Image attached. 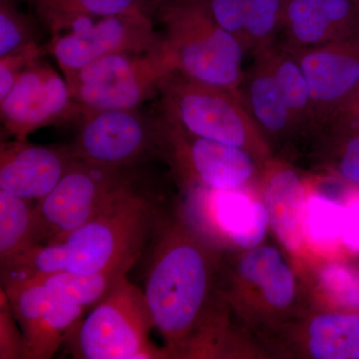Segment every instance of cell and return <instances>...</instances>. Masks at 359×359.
<instances>
[{
    "instance_id": "d6a6232c",
    "label": "cell",
    "mask_w": 359,
    "mask_h": 359,
    "mask_svg": "<svg viewBox=\"0 0 359 359\" xmlns=\"http://www.w3.org/2000/svg\"><path fill=\"white\" fill-rule=\"evenodd\" d=\"M201 1L217 25L236 37L244 46V0Z\"/></svg>"
},
{
    "instance_id": "7a4b0ae2",
    "label": "cell",
    "mask_w": 359,
    "mask_h": 359,
    "mask_svg": "<svg viewBox=\"0 0 359 359\" xmlns=\"http://www.w3.org/2000/svg\"><path fill=\"white\" fill-rule=\"evenodd\" d=\"M165 42L177 72L202 83L238 91L247 54L217 25L201 0H168L160 13Z\"/></svg>"
},
{
    "instance_id": "52a82bcc",
    "label": "cell",
    "mask_w": 359,
    "mask_h": 359,
    "mask_svg": "<svg viewBox=\"0 0 359 359\" xmlns=\"http://www.w3.org/2000/svg\"><path fill=\"white\" fill-rule=\"evenodd\" d=\"M166 42L145 53L116 54L65 75L71 97L82 111L136 109L160 95L176 72Z\"/></svg>"
},
{
    "instance_id": "ba28073f",
    "label": "cell",
    "mask_w": 359,
    "mask_h": 359,
    "mask_svg": "<svg viewBox=\"0 0 359 359\" xmlns=\"http://www.w3.org/2000/svg\"><path fill=\"white\" fill-rule=\"evenodd\" d=\"M70 149L76 159L113 168H135L162 158L161 114L136 109L83 111Z\"/></svg>"
},
{
    "instance_id": "e0dca14e",
    "label": "cell",
    "mask_w": 359,
    "mask_h": 359,
    "mask_svg": "<svg viewBox=\"0 0 359 359\" xmlns=\"http://www.w3.org/2000/svg\"><path fill=\"white\" fill-rule=\"evenodd\" d=\"M263 167L266 170L264 200L269 224L287 250L299 252L306 238V187L297 172L285 163L271 159Z\"/></svg>"
},
{
    "instance_id": "8d00e7d4",
    "label": "cell",
    "mask_w": 359,
    "mask_h": 359,
    "mask_svg": "<svg viewBox=\"0 0 359 359\" xmlns=\"http://www.w3.org/2000/svg\"><path fill=\"white\" fill-rule=\"evenodd\" d=\"M167 1H168V0H167Z\"/></svg>"
},
{
    "instance_id": "d6986e66",
    "label": "cell",
    "mask_w": 359,
    "mask_h": 359,
    "mask_svg": "<svg viewBox=\"0 0 359 359\" xmlns=\"http://www.w3.org/2000/svg\"><path fill=\"white\" fill-rule=\"evenodd\" d=\"M261 52L268 59L299 135L314 138L318 133V121L311 88L302 66L280 41Z\"/></svg>"
},
{
    "instance_id": "5b68a950",
    "label": "cell",
    "mask_w": 359,
    "mask_h": 359,
    "mask_svg": "<svg viewBox=\"0 0 359 359\" xmlns=\"http://www.w3.org/2000/svg\"><path fill=\"white\" fill-rule=\"evenodd\" d=\"M133 170L73 161L55 188L35 205V244L62 243L136 189Z\"/></svg>"
},
{
    "instance_id": "277c9868",
    "label": "cell",
    "mask_w": 359,
    "mask_h": 359,
    "mask_svg": "<svg viewBox=\"0 0 359 359\" xmlns=\"http://www.w3.org/2000/svg\"><path fill=\"white\" fill-rule=\"evenodd\" d=\"M154 320L143 290L126 276L72 330L65 346L81 359L170 358L150 341Z\"/></svg>"
},
{
    "instance_id": "ac0fdd59",
    "label": "cell",
    "mask_w": 359,
    "mask_h": 359,
    "mask_svg": "<svg viewBox=\"0 0 359 359\" xmlns=\"http://www.w3.org/2000/svg\"><path fill=\"white\" fill-rule=\"evenodd\" d=\"M241 280L261 290L271 308L289 309L297 294L292 269L280 252L271 245H257L248 250L238 264Z\"/></svg>"
},
{
    "instance_id": "4fadbf2b",
    "label": "cell",
    "mask_w": 359,
    "mask_h": 359,
    "mask_svg": "<svg viewBox=\"0 0 359 359\" xmlns=\"http://www.w3.org/2000/svg\"><path fill=\"white\" fill-rule=\"evenodd\" d=\"M76 159L70 146H45L14 139L0 146V191L21 199L46 197Z\"/></svg>"
},
{
    "instance_id": "8992f818",
    "label": "cell",
    "mask_w": 359,
    "mask_h": 359,
    "mask_svg": "<svg viewBox=\"0 0 359 359\" xmlns=\"http://www.w3.org/2000/svg\"><path fill=\"white\" fill-rule=\"evenodd\" d=\"M158 224L154 203L134 189L63 241L65 271L84 275L138 261Z\"/></svg>"
},
{
    "instance_id": "9a60e30c",
    "label": "cell",
    "mask_w": 359,
    "mask_h": 359,
    "mask_svg": "<svg viewBox=\"0 0 359 359\" xmlns=\"http://www.w3.org/2000/svg\"><path fill=\"white\" fill-rule=\"evenodd\" d=\"M358 29L359 0H287L278 41L290 48H311Z\"/></svg>"
},
{
    "instance_id": "ffe728a7",
    "label": "cell",
    "mask_w": 359,
    "mask_h": 359,
    "mask_svg": "<svg viewBox=\"0 0 359 359\" xmlns=\"http://www.w3.org/2000/svg\"><path fill=\"white\" fill-rule=\"evenodd\" d=\"M304 337L313 358L359 359V309L314 316Z\"/></svg>"
},
{
    "instance_id": "30bf717a",
    "label": "cell",
    "mask_w": 359,
    "mask_h": 359,
    "mask_svg": "<svg viewBox=\"0 0 359 359\" xmlns=\"http://www.w3.org/2000/svg\"><path fill=\"white\" fill-rule=\"evenodd\" d=\"M164 44L150 18L141 9L132 13L85 20L52 37L47 50L63 76L98 59L116 54L145 53Z\"/></svg>"
},
{
    "instance_id": "44dd1931",
    "label": "cell",
    "mask_w": 359,
    "mask_h": 359,
    "mask_svg": "<svg viewBox=\"0 0 359 359\" xmlns=\"http://www.w3.org/2000/svg\"><path fill=\"white\" fill-rule=\"evenodd\" d=\"M84 306L55 292L50 308L40 318L32 332L23 337V358H53L61 344H65L72 330L83 318Z\"/></svg>"
},
{
    "instance_id": "e575fe53",
    "label": "cell",
    "mask_w": 359,
    "mask_h": 359,
    "mask_svg": "<svg viewBox=\"0 0 359 359\" xmlns=\"http://www.w3.org/2000/svg\"><path fill=\"white\" fill-rule=\"evenodd\" d=\"M346 224L342 243L349 252L359 254V188L351 187L346 197Z\"/></svg>"
},
{
    "instance_id": "6da1fadb",
    "label": "cell",
    "mask_w": 359,
    "mask_h": 359,
    "mask_svg": "<svg viewBox=\"0 0 359 359\" xmlns=\"http://www.w3.org/2000/svg\"><path fill=\"white\" fill-rule=\"evenodd\" d=\"M144 294L170 358L212 354L218 323L212 299L218 257L182 218L158 224Z\"/></svg>"
},
{
    "instance_id": "7402d4cb",
    "label": "cell",
    "mask_w": 359,
    "mask_h": 359,
    "mask_svg": "<svg viewBox=\"0 0 359 359\" xmlns=\"http://www.w3.org/2000/svg\"><path fill=\"white\" fill-rule=\"evenodd\" d=\"M52 37L85 20L139 11L136 0H32Z\"/></svg>"
},
{
    "instance_id": "8fae6325",
    "label": "cell",
    "mask_w": 359,
    "mask_h": 359,
    "mask_svg": "<svg viewBox=\"0 0 359 359\" xmlns=\"http://www.w3.org/2000/svg\"><path fill=\"white\" fill-rule=\"evenodd\" d=\"M81 108L71 97L63 74L39 57L28 66L0 100V118L7 133L26 140L30 134L65 120L78 119Z\"/></svg>"
},
{
    "instance_id": "4316f807",
    "label": "cell",
    "mask_w": 359,
    "mask_h": 359,
    "mask_svg": "<svg viewBox=\"0 0 359 359\" xmlns=\"http://www.w3.org/2000/svg\"><path fill=\"white\" fill-rule=\"evenodd\" d=\"M65 259L62 243L33 245L1 264V283L25 282L65 271Z\"/></svg>"
},
{
    "instance_id": "5bb4252c",
    "label": "cell",
    "mask_w": 359,
    "mask_h": 359,
    "mask_svg": "<svg viewBox=\"0 0 359 359\" xmlns=\"http://www.w3.org/2000/svg\"><path fill=\"white\" fill-rule=\"evenodd\" d=\"M238 95L259 133L275 153L302 138L264 52L252 55Z\"/></svg>"
},
{
    "instance_id": "9c48e42d",
    "label": "cell",
    "mask_w": 359,
    "mask_h": 359,
    "mask_svg": "<svg viewBox=\"0 0 359 359\" xmlns=\"http://www.w3.org/2000/svg\"><path fill=\"white\" fill-rule=\"evenodd\" d=\"M161 117L162 159L188 188L241 190L256 178L261 164L248 151L197 136Z\"/></svg>"
},
{
    "instance_id": "603a6c76",
    "label": "cell",
    "mask_w": 359,
    "mask_h": 359,
    "mask_svg": "<svg viewBox=\"0 0 359 359\" xmlns=\"http://www.w3.org/2000/svg\"><path fill=\"white\" fill-rule=\"evenodd\" d=\"M314 139L320 166L347 185L359 188V131L325 127Z\"/></svg>"
},
{
    "instance_id": "f546056e",
    "label": "cell",
    "mask_w": 359,
    "mask_h": 359,
    "mask_svg": "<svg viewBox=\"0 0 359 359\" xmlns=\"http://www.w3.org/2000/svg\"><path fill=\"white\" fill-rule=\"evenodd\" d=\"M318 282L328 299L344 309H359V268L332 263L323 266Z\"/></svg>"
},
{
    "instance_id": "484cf974",
    "label": "cell",
    "mask_w": 359,
    "mask_h": 359,
    "mask_svg": "<svg viewBox=\"0 0 359 359\" xmlns=\"http://www.w3.org/2000/svg\"><path fill=\"white\" fill-rule=\"evenodd\" d=\"M287 0H244V47L255 55L280 39Z\"/></svg>"
},
{
    "instance_id": "f1b7e54d",
    "label": "cell",
    "mask_w": 359,
    "mask_h": 359,
    "mask_svg": "<svg viewBox=\"0 0 359 359\" xmlns=\"http://www.w3.org/2000/svg\"><path fill=\"white\" fill-rule=\"evenodd\" d=\"M346 224V207L325 196L308 197L304 217L306 237L314 245L332 247L342 242Z\"/></svg>"
},
{
    "instance_id": "d590c367",
    "label": "cell",
    "mask_w": 359,
    "mask_h": 359,
    "mask_svg": "<svg viewBox=\"0 0 359 359\" xmlns=\"http://www.w3.org/2000/svg\"><path fill=\"white\" fill-rule=\"evenodd\" d=\"M325 127L359 131V90L344 107L335 113Z\"/></svg>"
},
{
    "instance_id": "1f68e13d",
    "label": "cell",
    "mask_w": 359,
    "mask_h": 359,
    "mask_svg": "<svg viewBox=\"0 0 359 359\" xmlns=\"http://www.w3.org/2000/svg\"><path fill=\"white\" fill-rule=\"evenodd\" d=\"M44 47L34 43L0 57V100L6 97L33 61L41 57Z\"/></svg>"
},
{
    "instance_id": "83f0119b",
    "label": "cell",
    "mask_w": 359,
    "mask_h": 359,
    "mask_svg": "<svg viewBox=\"0 0 359 359\" xmlns=\"http://www.w3.org/2000/svg\"><path fill=\"white\" fill-rule=\"evenodd\" d=\"M1 290L6 292L23 337L35 327L55 297L43 278L7 283L1 285Z\"/></svg>"
},
{
    "instance_id": "cb8c5ba5",
    "label": "cell",
    "mask_w": 359,
    "mask_h": 359,
    "mask_svg": "<svg viewBox=\"0 0 359 359\" xmlns=\"http://www.w3.org/2000/svg\"><path fill=\"white\" fill-rule=\"evenodd\" d=\"M0 191V264L35 245V205Z\"/></svg>"
},
{
    "instance_id": "836d02e7",
    "label": "cell",
    "mask_w": 359,
    "mask_h": 359,
    "mask_svg": "<svg viewBox=\"0 0 359 359\" xmlns=\"http://www.w3.org/2000/svg\"><path fill=\"white\" fill-rule=\"evenodd\" d=\"M15 318L6 292L0 299V358H23L25 341L22 332L16 327Z\"/></svg>"
},
{
    "instance_id": "4dcf8cb0",
    "label": "cell",
    "mask_w": 359,
    "mask_h": 359,
    "mask_svg": "<svg viewBox=\"0 0 359 359\" xmlns=\"http://www.w3.org/2000/svg\"><path fill=\"white\" fill-rule=\"evenodd\" d=\"M39 43L36 32L23 14L18 13L11 0L0 4V57Z\"/></svg>"
},
{
    "instance_id": "2e32d148",
    "label": "cell",
    "mask_w": 359,
    "mask_h": 359,
    "mask_svg": "<svg viewBox=\"0 0 359 359\" xmlns=\"http://www.w3.org/2000/svg\"><path fill=\"white\" fill-rule=\"evenodd\" d=\"M193 196L194 202L199 204L205 231L221 233L247 250L263 242L269 224L268 209L263 203L240 190L194 188Z\"/></svg>"
},
{
    "instance_id": "7c38bea8",
    "label": "cell",
    "mask_w": 359,
    "mask_h": 359,
    "mask_svg": "<svg viewBox=\"0 0 359 359\" xmlns=\"http://www.w3.org/2000/svg\"><path fill=\"white\" fill-rule=\"evenodd\" d=\"M287 48L308 79L320 133L359 90V29L320 46Z\"/></svg>"
},
{
    "instance_id": "3957f363",
    "label": "cell",
    "mask_w": 359,
    "mask_h": 359,
    "mask_svg": "<svg viewBox=\"0 0 359 359\" xmlns=\"http://www.w3.org/2000/svg\"><path fill=\"white\" fill-rule=\"evenodd\" d=\"M159 97L161 113L190 133L244 149L262 167L273 157L238 91L202 83L176 71Z\"/></svg>"
},
{
    "instance_id": "d4e9b609",
    "label": "cell",
    "mask_w": 359,
    "mask_h": 359,
    "mask_svg": "<svg viewBox=\"0 0 359 359\" xmlns=\"http://www.w3.org/2000/svg\"><path fill=\"white\" fill-rule=\"evenodd\" d=\"M136 262H127L114 268L92 273L59 271L43 278L54 292L70 297L85 309L93 308L105 297L115 283L127 275Z\"/></svg>"
}]
</instances>
